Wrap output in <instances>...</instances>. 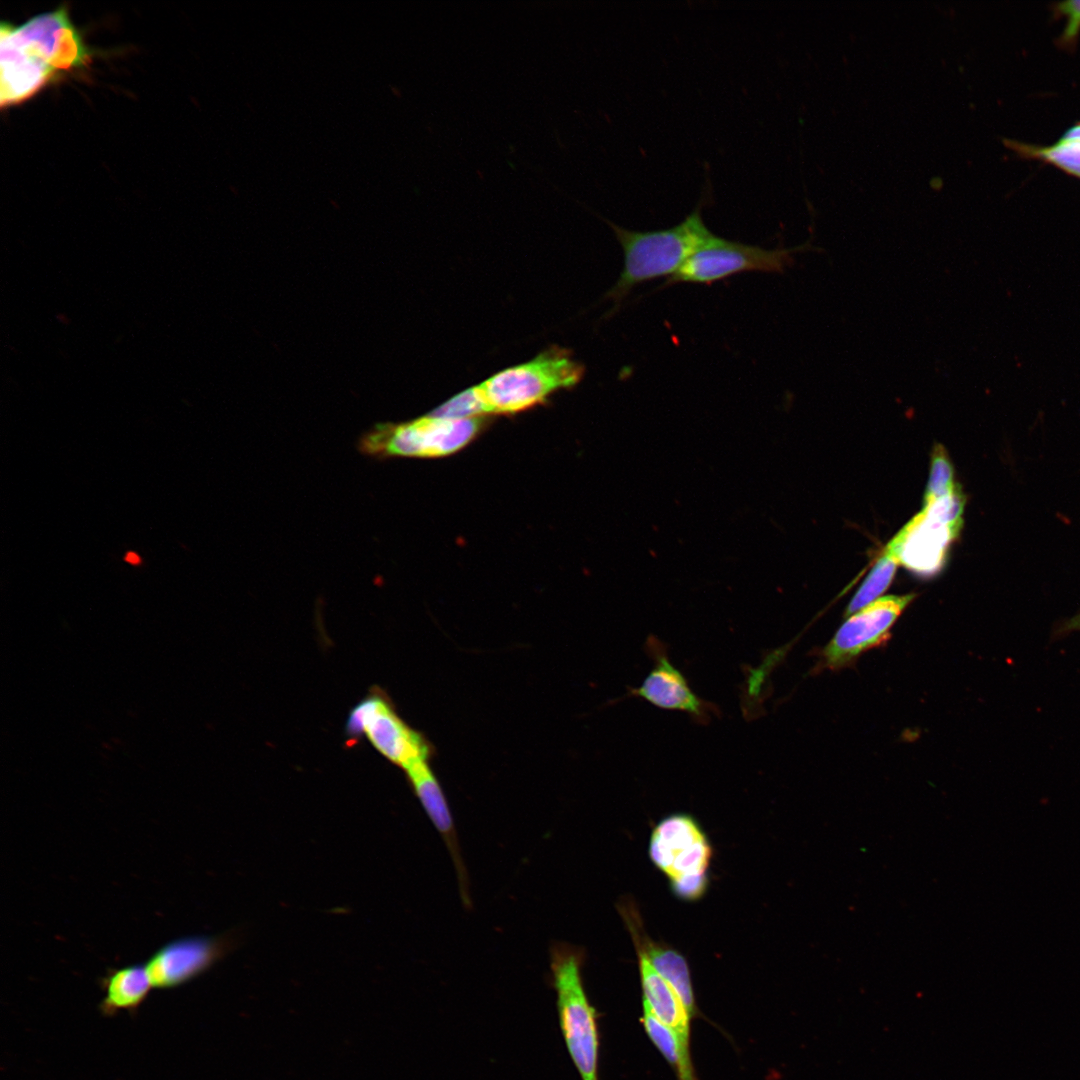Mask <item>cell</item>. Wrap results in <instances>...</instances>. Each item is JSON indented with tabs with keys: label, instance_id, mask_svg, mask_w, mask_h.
Instances as JSON below:
<instances>
[{
	"label": "cell",
	"instance_id": "17",
	"mask_svg": "<svg viewBox=\"0 0 1080 1080\" xmlns=\"http://www.w3.org/2000/svg\"><path fill=\"white\" fill-rule=\"evenodd\" d=\"M1005 144L1022 158L1047 162L1064 172L1080 178V143L1060 140L1052 145L1039 146L1015 140Z\"/></svg>",
	"mask_w": 1080,
	"mask_h": 1080
},
{
	"label": "cell",
	"instance_id": "21",
	"mask_svg": "<svg viewBox=\"0 0 1080 1080\" xmlns=\"http://www.w3.org/2000/svg\"><path fill=\"white\" fill-rule=\"evenodd\" d=\"M431 415L447 419H471L488 416V413L476 385L448 400Z\"/></svg>",
	"mask_w": 1080,
	"mask_h": 1080
},
{
	"label": "cell",
	"instance_id": "25",
	"mask_svg": "<svg viewBox=\"0 0 1080 1080\" xmlns=\"http://www.w3.org/2000/svg\"><path fill=\"white\" fill-rule=\"evenodd\" d=\"M125 561L130 564L137 565L140 563V557L134 552H128L125 555Z\"/></svg>",
	"mask_w": 1080,
	"mask_h": 1080
},
{
	"label": "cell",
	"instance_id": "9",
	"mask_svg": "<svg viewBox=\"0 0 1080 1080\" xmlns=\"http://www.w3.org/2000/svg\"><path fill=\"white\" fill-rule=\"evenodd\" d=\"M914 597V594L884 596L850 616L823 651L825 667H844L861 653L886 641L894 622Z\"/></svg>",
	"mask_w": 1080,
	"mask_h": 1080
},
{
	"label": "cell",
	"instance_id": "8",
	"mask_svg": "<svg viewBox=\"0 0 1080 1080\" xmlns=\"http://www.w3.org/2000/svg\"><path fill=\"white\" fill-rule=\"evenodd\" d=\"M346 732L351 739L365 735L378 752L405 771L418 762L427 761L430 754L423 736L410 728L378 691L352 709Z\"/></svg>",
	"mask_w": 1080,
	"mask_h": 1080
},
{
	"label": "cell",
	"instance_id": "15",
	"mask_svg": "<svg viewBox=\"0 0 1080 1080\" xmlns=\"http://www.w3.org/2000/svg\"><path fill=\"white\" fill-rule=\"evenodd\" d=\"M98 983L104 992L99 1010L105 1017L119 1011L135 1015L153 987L144 964L109 968Z\"/></svg>",
	"mask_w": 1080,
	"mask_h": 1080
},
{
	"label": "cell",
	"instance_id": "24",
	"mask_svg": "<svg viewBox=\"0 0 1080 1080\" xmlns=\"http://www.w3.org/2000/svg\"><path fill=\"white\" fill-rule=\"evenodd\" d=\"M1060 140L1074 141V142H1079L1080 143V122H1078L1077 124H1075V125L1071 126L1070 128H1068L1063 133Z\"/></svg>",
	"mask_w": 1080,
	"mask_h": 1080
},
{
	"label": "cell",
	"instance_id": "3",
	"mask_svg": "<svg viewBox=\"0 0 1080 1080\" xmlns=\"http://www.w3.org/2000/svg\"><path fill=\"white\" fill-rule=\"evenodd\" d=\"M584 365L557 345L533 359L506 368L478 384L488 415L515 414L543 403L555 392L575 387Z\"/></svg>",
	"mask_w": 1080,
	"mask_h": 1080
},
{
	"label": "cell",
	"instance_id": "23",
	"mask_svg": "<svg viewBox=\"0 0 1080 1080\" xmlns=\"http://www.w3.org/2000/svg\"><path fill=\"white\" fill-rule=\"evenodd\" d=\"M1074 632H1080V610L1073 616L1058 621L1052 629L1051 638L1059 640Z\"/></svg>",
	"mask_w": 1080,
	"mask_h": 1080
},
{
	"label": "cell",
	"instance_id": "13",
	"mask_svg": "<svg viewBox=\"0 0 1080 1080\" xmlns=\"http://www.w3.org/2000/svg\"><path fill=\"white\" fill-rule=\"evenodd\" d=\"M643 1003L657 1019L676 1035L683 1057L684 1069L679 1080H697L690 1057V1015L673 987L654 969L647 957L638 951Z\"/></svg>",
	"mask_w": 1080,
	"mask_h": 1080
},
{
	"label": "cell",
	"instance_id": "4",
	"mask_svg": "<svg viewBox=\"0 0 1080 1080\" xmlns=\"http://www.w3.org/2000/svg\"><path fill=\"white\" fill-rule=\"evenodd\" d=\"M583 960L584 953L577 946L567 943L551 946L550 969L564 1041L581 1080H598L597 1013L584 989Z\"/></svg>",
	"mask_w": 1080,
	"mask_h": 1080
},
{
	"label": "cell",
	"instance_id": "18",
	"mask_svg": "<svg viewBox=\"0 0 1080 1080\" xmlns=\"http://www.w3.org/2000/svg\"><path fill=\"white\" fill-rule=\"evenodd\" d=\"M899 564L897 558L885 548L882 555L874 564L864 582L851 599L846 615L859 611L863 607L877 600L890 585Z\"/></svg>",
	"mask_w": 1080,
	"mask_h": 1080
},
{
	"label": "cell",
	"instance_id": "1",
	"mask_svg": "<svg viewBox=\"0 0 1080 1080\" xmlns=\"http://www.w3.org/2000/svg\"><path fill=\"white\" fill-rule=\"evenodd\" d=\"M0 44L2 107L31 97L57 72L79 67L88 58L65 8L20 26L2 23Z\"/></svg>",
	"mask_w": 1080,
	"mask_h": 1080
},
{
	"label": "cell",
	"instance_id": "2",
	"mask_svg": "<svg viewBox=\"0 0 1080 1080\" xmlns=\"http://www.w3.org/2000/svg\"><path fill=\"white\" fill-rule=\"evenodd\" d=\"M624 253V265L606 298L613 301L614 313L639 284L663 276H673L686 260L713 233L704 224L700 209H695L678 225L664 230L638 232L622 228L608 220Z\"/></svg>",
	"mask_w": 1080,
	"mask_h": 1080
},
{
	"label": "cell",
	"instance_id": "11",
	"mask_svg": "<svg viewBox=\"0 0 1080 1080\" xmlns=\"http://www.w3.org/2000/svg\"><path fill=\"white\" fill-rule=\"evenodd\" d=\"M645 649L653 667L638 687L630 688L628 696L639 697L664 710L681 711L697 723L706 724L711 713L718 712L714 704L701 699L689 686L688 680L669 660L665 645L650 635Z\"/></svg>",
	"mask_w": 1080,
	"mask_h": 1080
},
{
	"label": "cell",
	"instance_id": "10",
	"mask_svg": "<svg viewBox=\"0 0 1080 1080\" xmlns=\"http://www.w3.org/2000/svg\"><path fill=\"white\" fill-rule=\"evenodd\" d=\"M649 855L673 882L706 875L712 850L691 816L674 814L664 818L654 829Z\"/></svg>",
	"mask_w": 1080,
	"mask_h": 1080
},
{
	"label": "cell",
	"instance_id": "19",
	"mask_svg": "<svg viewBox=\"0 0 1080 1080\" xmlns=\"http://www.w3.org/2000/svg\"><path fill=\"white\" fill-rule=\"evenodd\" d=\"M641 1022L651 1041L677 1072L679 1078L683 1073L684 1064L680 1045L675 1033L660 1022L644 1003Z\"/></svg>",
	"mask_w": 1080,
	"mask_h": 1080
},
{
	"label": "cell",
	"instance_id": "6",
	"mask_svg": "<svg viewBox=\"0 0 1080 1080\" xmlns=\"http://www.w3.org/2000/svg\"><path fill=\"white\" fill-rule=\"evenodd\" d=\"M485 423V417L447 419L430 414L406 423L378 425L361 437L358 448L375 458L446 456L466 446Z\"/></svg>",
	"mask_w": 1080,
	"mask_h": 1080
},
{
	"label": "cell",
	"instance_id": "22",
	"mask_svg": "<svg viewBox=\"0 0 1080 1080\" xmlns=\"http://www.w3.org/2000/svg\"><path fill=\"white\" fill-rule=\"evenodd\" d=\"M1054 10L1057 16L1066 18V25L1059 42L1063 46L1071 47L1077 41L1080 33V0L1056 3Z\"/></svg>",
	"mask_w": 1080,
	"mask_h": 1080
},
{
	"label": "cell",
	"instance_id": "5",
	"mask_svg": "<svg viewBox=\"0 0 1080 1080\" xmlns=\"http://www.w3.org/2000/svg\"><path fill=\"white\" fill-rule=\"evenodd\" d=\"M966 496L960 485L948 494L924 504L888 543L889 550L908 570L921 576H933L944 566L953 542L963 524Z\"/></svg>",
	"mask_w": 1080,
	"mask_h": 1080
},
{
	"label": "cell",
	"instance_id": "14",
	"mask_svg": "<svg viewBox=\"0 0 1080 1080\" xmlns=\"http://www.w3.org/2000/svg\"><path fill=\"white\" fill-rule=\"evenodd\" d=\"M409 782L427 816L442 836L456 867L463 901L469 904L468 878L462 861L452 814L442 788L429 768L421 761L406 770Z\"/></svg>",
	"mask_w": 1080,
	"mask_h": 1080
},
{
	"label": "cell",
	"instance_id": "12",
	"mask_svg": "<svg viewBox=\"0 0 1080 1080\" xmlns=\"http://www.w3.org/2000/svg\"><path fill=\"white\" fill-rule=\"evenodd\" d=\"M225 937L187 936L157 949L144 963L153 987L171 989L198 977L228 951Z\"/></svg>",
	"mask_w": 1080,
	"mask_h": 1080
},
{
	"label": "cell",
	"instance_id": "7",
	"mask_svg": "<svg viewBox=\"0 0 1080 1080\" xmlns=\"http://www.w3.org/2000/svg\"><path fill=\"white\" fill-rule=\"evenodd\" d=\"M794 250H767L712 235L668 278L675 283L710 284L744 272H782Z\"/></svg>",
	"mask_w": 1080,
	"mask_h": 1080
},
{
	"label": "cell",
	"instance_id": "16",
	"mask_svg": "<svg viewBox=\"0 0 1080 1080\" xmlns=\"http://www.w3.org/2000/svg\"><path fill=\"white\" fill-rule=\"evenodd\" d=\"M623 912L637 950L647 957L654 969L673 987L692 1018L696 1013L695 998L685 958L677 951L646 937L634 924L629 911L624 908Z\"/></svg>",
	"mask_w": 1080,
	"mask_h": 1080
},
{
	"label": "cell",
	"instance_id": "20",
	"mask_svg": "<svg viewBox=\"0 0 1080 1080\" xmlns=\"http://www.w3.org/2000/svg\"><path fill=\"white\" fill-rule=\"evenodd\" d=\"M946 449L936 444L931 454L929 481L924 497V504L934 501L953 490L957 483Z\"/></svg>",
	"mask_w": 1080,
	"mask_h": 1080
}]
</instances>
